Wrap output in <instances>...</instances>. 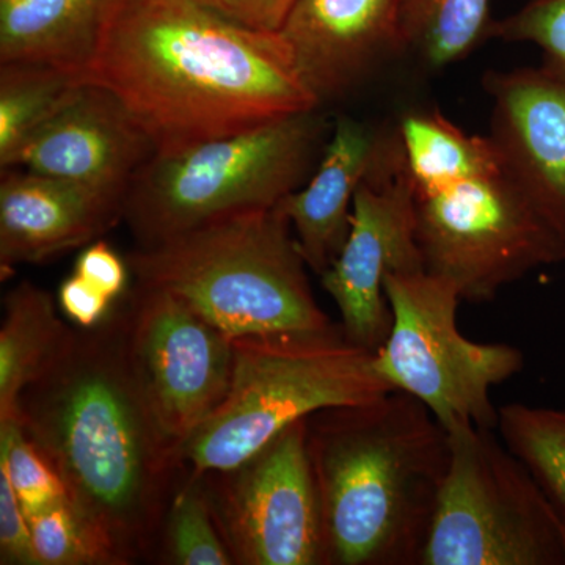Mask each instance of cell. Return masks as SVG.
<instances>
[{
    "instance_id": "16",
    "label": "cell",
    "mask_w": 565,
    "mask_h": 565,
    "mask_svg": "<svg viewBox=\"0 0 565 565\" xmlns=\"http://www.w3.org/2000/svg\"><path fill=\"white\" fill-rule=\"evenodd\" d=\"M122 203L84 185L13 167L0 181V270L95 243L122 221Z\"/></svg>"
},
{
    "instance_id": "7",
    "label": "cell",
    "mask_w": 565,
    "mask_h": 565,
    "mask_svg": "<svg viewBox=\"0 0 565 565\" xmlns=\"http://www.w3.org/2000/svg\"><path fill=\"white\" fill-rule=\"evenodd\" d=\"M494 433H449L451 459L419 565H564L559 509Z\"/></svg>"
},
{
    "instance_id": "23",
    "label": "cell",
    "mask_w": 565,
    "mask_h": 565,
    "mask_svg": "<svg viewBox=\"0 0 565 565\" xmlns=\"http://www.w3.org/2000/svg\"><path fill=\"white\" fill-rule=\"evenodd\" d=\"M497 430L565 514V408L503 405L498 408Z\"/></svg>"
},
{
    "instance_id": "32",
    "label": "cell",
    "mask_w": 565,
    "mask_h": 565,
    "mask_svg": "<svg viewBox=\"0 0 565 565\" xmlns=\"http://www.w3.org/2000/svg\"><path fill=\"white\" fill-rule=\"evenodd\" d=\"M561 544H563V556L565 565V514L559 511Z\"/></svg>"
},
{
    "instance_id": "17",
    "label": "cell",
    "mask_w": 565,
    "mask_h": 565,
    "mask_svg": "<svg viewBox=\"0 0 565 565\" xmlns=\"http://www.w3.org/2000/svg\"><path fill=\"white\" fill-rule=\"evenodd\" d=\"M382 129L337 118L310 180L277 204L291 223L294 236L311 273L329 270L351 233L356 191L373 166Z\"/></svg>"
},
{
    "instance_id": "18",
    "label": "cell",
    "mask_w": 565,
    "mask_h": 565,
    "mask_svg": "<svg viewBox=\"0 0 565 565\" xmlns=\"http://www.w3.org/2000/svg\"><path fill=\"white\" fill-rule=\"evenodd\" d=\"M111 0H0V63L81 74L95 57Z\"/></svg>"
},
{
    "instance_id": "14",
    "label": "cell",
    "mask_w": 565,
    "mask_h": 565,
    "mask_svg": "<svg viewBox=\"0 0 565 565\" xmlns=\"http://www.w3.org/2000/svg\"><path fill=\"white\" fill-rule=\"evenodd\" d=\"M278 33L321 107L407 54L401 0H299Z\"/></svg>"
},
{
    "instance_id": "27",
    "label": "cell",
    "mask_w": 565,
    "mask_h": 565,
    "mask_svg": "<svg viewBox=\"0 0 565 565\" xmlns=\"http://www.w3.org/2000/svg\"><path fill=\"white\" fill-rule=\"evenodd\" d=\"M490 39L534 44L541 68L565 84V0H527L522 9L493 21Z\"/></svg>"
},
{
    "instance_id": "3",
    "label": "cell",
    "mask_w": 565,
    "mask_h": 565,
    "mask_svg": "<svg viewBox=\"0 0 565 565\" xmlns=\"http://www.w3.org/2000/svg\"><path fill=\"white\" fill-rule=\"evenodd\" d=\"M329 565H419L451 459L449 433L393 390L307 419Z\"/></svg>"
},
{
    "instance_id": "11",
    "label": "cell",
    "mask_w": 565,
    "mask_h": 565,
    "mask_svg": "<svg viewBox=\"0 0 565 565\" xmlns=\"http://www.w3.org/2000/svg\"><path fill=\"white\" fill-rule=\"evenodd\" d=\"M423 270L414 188L396 129H382L373 166L353 202L351 233L340 256L321 275L322 288L340 311L345 338L377 352L393 323L386 275Z\"/></svg>"
},
{
    "instance_id": "12",
    "label": "cell",
    "mask_w": 565,
    "mask_h": 565,
    "mask_svg": "<svg viewBox=\"0 0 565 565\" xmlns=\"http://www.w3.org/2000/svg\"><path fill=\"white\" fill-rule=\"evenodd\" d=\"M121 313L126 343L152 411L184 448L228 393L234 338L159 289L136 286Z\"/></svg>"
},
{
    "instance_id": "1",
    "label": "cell",
    "mask_w": 565,
    "mask_h": 565,
    "mask_svg": "<svg viewBox=\"0 0 565 565\" xmlns=\"http://www.w3.org/2000/svg\"><path fill=\"white\" fill-rule=\"evenodd\" d=\"M13 419L61 476L110 565L152 555L185 463L140 384L121 310L73 329Z\"/></svg>"
},
{
    "instance_id": "22",
    "label": "cell",
    "mask_w": 565,
    "mask_h": 565,
    "mask_svg": "<svg viewBox=\"0 0 565 565\" xmlns=\"http://www.w3.org/2000/svg\"><path fill=\"white\" fill-rule=\"evenodd\" d=\"M405 51L430 70L463 61L490 40V0H401Z\"/></svg>"
},
{
    "instance_id": "20",
    "label": "cell",
    "mask_w": 565,
    "mask_h": 565,
    "mask_svg": "<svg viewBox=\"0 0 565 565\" xmlns=\"http://www.w3.org/2000/svg\"><path fill=\"white\" fill-rule=\"evenodd\" d=\"M394 129L415 192L504 169L490 136H471L438 110L407 111Z\"/></svg>"
},
{
    "instance_id": "30",
    "label": "cell",
    "mask_w": 565,
    "mask_h": 565,
    "mask_svg": "<svg viewBox=\"0 0 565 565\" xmlns=\"http://www.w3.org/2000/svg\"><path fill=\"white\" fill-rule=\"evenodd\" d=\"M114 303L115 300L74 273L58 288V307L81 329H92L102 323L111 313Z\"/></svg>"
},
{
    "instance_id": "21",
    "label": "cell",
    "mask_w": 565,
    "mask_h": 565,
    "mask_svg": "<svg viewBox=\"0 0 565 565\" xmlns=\"http://www.w3.org/2000/svg\"><path fill=\"white\" fill-rule=\"evenodd\" d=\"M81 74L36 65L0 63V167L11 169L33 134L73 98Z\"/></svg>"
},
{
    "instance_id": "10",
    "label": "cell",
    "mask_w": 565,
    "mask_h": 565,
    "mask_svg": "<svg viewBox=\"0 0 565 565\" xmlns=\"http://www.w3.org/2000/svg\"><path fill=\"white\" fill-rule=\"evenodd\" d=\"M307 419L233 470L196 473L236 564L329 565Z\"/></svg>"
},
{
    "instance_id": "31",
    "label": "cell",
    "mask_w": 565,
    "mask_h": 565,
    "mask_svg": "<svg viewBox=\"0 0 565 565\" xmlns=\"http://www.w3.org/2000/svg\"><path fill=\"white\" fill-rule=\"evenodd\" d=\"M234 22L262 32H278L299 0H199Z\"/></svg>"
},
{
    "instance_id": "25",
    "label": "cell",
    "mask_w": 565,
    "mask_h": 565,
    "mask_svg": "<svg viewBox=\"0 0 565 565\" xmlns=\"http://www.w3.org/2000/svg\"><path fill=\"white\" fill-rule=\"evenodd\" d=\"M0 471L9 478L25 516L68 498L61 476L17 419L0 423Z\"/></svg>"
},
{
    "instance_id": "15",
    "label": "cell",
    "mask_w": 565,
    "mask_h": 565,
    "mask_svg": "<svg viewBox=\"0 0 565 565\" xmlns=\"http://www.w3.org/2000/svg\"><path fill=\"white\" fill-rule=\"evenodd\" d=\"M482 82L505 173L565 241V84L541 66L489 71Z\"/></svg>"
},
{
    "instance_id": "13",
    "label": "cell",
    "mask_w": 565,
    "mask_h": 565,
    "mask_svg": "<svg viewBox=\"0 0 565 565\" xmlns=\"http://www.w3.org/2000/svg\"><path fill=\"white\" fill-rule=\"evenodd\" d=\"M154 154L150 137L117 96L85 81L21 148L11 169L74 182L125 206L134 178Z\"/></svg>"
},
{
    "instance_id": "9",
    "label": "cell",
    "mask_w": 565,
    "mask_h": 565,
    "mask_svg": "<svg viewBox=\"0 0 565 565\" xmlns=\"http://www.w3.org/2000/svg\"><path fill=\"white\" fill-rule=\"evenodd\" d=\"M414 196L424 266L467 302H490L533 270L565 262V241L504 169Z\"/></svg>"
},
{
    "instance_id": "6",
    "label": "cell",
    "mask_w": 565,
    "mask_h": 565,
    "mask_svg": "<svg viewBox=\"0 0 565 565\" xmlns=\"http://www.w3.org/2000/svg\"><path fill=\"white\" fill-rule=\"evenodd\" d=\"M330 132L316 107L154 154L129 185L122 221L148 245L225 215L270 210L310 180Z\"/></svg>"
},
{
    "instance_id": "2",
    "label": "cell",
    "mask_w": 565,
    "mask_h": 565,
    "mask_svg": "<svg viewBox=\"0 0 565 565\" xmlns=\"http://www.w3.org/2000/svg\"><path fill=\"white\" fill-rule=\"evenodd\" d=\"M85 81L117 96L156 154L321 107L280 33L199 0H111Z\"/></svg>"
},
{
    "instance_id": "28",
    "label": "cell",
    "mask_w": 565,
    "mask_h": 565,
    "mask_svg": "<svg viewBox=\"0 0 565 565\" xmlns=\"http://www.w3.org/2000/svg\"><path fill=\"white\" fill-rule=\"evenodd\" d=\"M0 563L40 565L33 550L28 516L3 471H0Z\"/></svg>"
},
{
    "instance_id": "26",
    "label": "cell",
    "mask_w": 565,
    "mask_h": 565,
    "mask_svg": "<svg viewBox=\"0 0 565 565\" xmlns=\"http://www.w3.org/2000/svg\"><path fill=\"white\" fill-rule=\"evenodd\" d=\"M40 565H110L92 527L68 498L28 516Z\"/></svg>"
},
{
    "instance_id": "24",
    "label": "cell",
    "mask_w": 565,
    "mask_h": 565,
    "mask_svg": "<svg viewBox=\"0 0 565 565\" xmlns=\"http://www.w3.org/2000/svg\"><path fill=\"white\" fill-rule=\"evenodd\" d=\"M161 539L167 563L236 564L215 523L202 478L192 471L174 490L163 520Z\"/></svg>"
},
{
    "instance_id": "4",
    "label": "cell",
    "mask_w": 565,
    "mask_h": 565,
    "mask_svg": "<svg viewBox=\"0 0 565 565\" xmlns=\"http://www.w3.org/2000/svg\"><path fill=\"white\" fill-rule=\"evenodd\" d=\"M128 266L139 288L173 294L232 338L337 326L316 302L310 267L277 206L139 245Z\"/></svg>"
},
{
    "instance_id": "8",
    "label": "cell",
    "mask_w": 565,
    "mask_h": 565,
    "mask_svg": "<svg viewBox=\"0 0 565 565\" xmlns=\"http://www.w3.org/2000/svg\"><path fill=\"white\" fill-rule=\"evenodd\" d=\"M388 338L374 353L377 374L426 405L448 433L460 427L497 429L492 390L522 373L525 356L511 344L476 343L460 333L462 302L455 282L427 270L390 274Z\"/></svg>"
},
{
    "instance_id": "19",
    "label": "cell",
    "mask_w": 565,
    "mask_h": 565,
    "mask_svg": "<svg viewBox=\"0 0 565 565\" xmlns=\"http://www.w3.org/2000/svg\"><path fill=\"white\" fill-rule=\"evenodd\" d=\"M73 327L57 313L50 292L24 281L3 300L0 327V423L17 415L22 392L50 370Z\"/></svg>"
},
{
    "instance_id": "5",
    "label": "cell",
    "mask_w": 565,
    "mask_h": 565,
    "mask_svg": "<svg viewBox=\"0 0 565 565\" xmlns=\"http://www.w3.org/2000/svg\"><path fill=\"white\" fill-rule=\"evenodd\" d=\"M233 344L228 393L182 448L192 473L233 470L300 419L393 392L375 371V352L351 343L340 323L323 332L239 337Z\"/></svg>"
},
{
    "instance_id": "29",
    "label": "cell",
    "mask_w": 565,
    "mask_h": 565,
    "mask_svg": "<svg viewBox=\"0 0 565 565\" xmlns=\"http://www.w3.org/2000/svg\"><path fill=\"white\" fill-rule=\"evenodd\" d=\"M74 274L111 300H117L128 285L129 266L106 241L98 239L85 245L74 264Z\"/></svg>"
}]
</instances>
